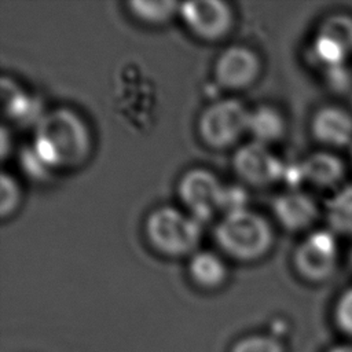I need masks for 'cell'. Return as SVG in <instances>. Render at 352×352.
Returning <instances> with one entry per match:
<instances>
[{
  "mask_svg": "<svg viewBox=\"0 0 352 352\" xmlns=\"http://www.w3.org/2000/svg\"><path fill=\"white\" fill-rule=\"evenodd\" d=\"M301 176L319 187H329L340 182L344 173L342 162L327 153H315L301 165Z\"/></svg>",
  "mask_w": 352,
  "mask_h": 352,
  "instance_id": "9a60e30c",
  "label": "cell"
},
{
  "mask_svg": "<svg viewBox=\"0 0 352 352\" xmlns=\"http://www.w3.org/2000/svg\"><path fill=\"white\" fill-rule=\"evenodd\" d=\"M180 15L187 28L204 40H219L232 25V11L221 0H198L180 4Z\"/></svg>",
  "mask_w": 352,
  "mask_h": 352,
  "instance_id": "52a82bcc",
  "label": "cell"
},
{
  "mask_svg": "<svg viewBox=\"0 0 352 352\" xmlns=\"http://www.w3.org/2000/svg\"><path fill=\"white\" fill-rule=\"evenodd\" d=\"M327 219L333 230L352 235V186L342 188L330 199Z\"/></svg>",
  "mask_w": 352,
  "mask_h": 352,
  "instance_id": "e0dca14e",
  "label": "cell"
},
{
  "mask_svg": "<svg viewBox=\"0 0 352 352\" xmlns=\"http://www.w3.org/2000/svg\"><path fill=\"white\" fill-rule=\"evenodd\" d=\"M260 72L258 56L248 47L232 45L226 48L216 59L214 77L224 88H245L250 85Z\"/></svg>",
  "mask_w": 352,
  "mask_h": 352,
  "instance_id": "9c48e42d",
  "label": "cell"
},
{
  "mask_svg": "<svg viewBox=\"0 0 352 352\" xmlns=\"http://www.w3.org/2000/svg\"><path fill=\"white\" fill-rule=\"evenodd\" d=\"M21 190L16 180L7 172L0 175V216L4 219L11 214L19 204Z\"/></svg>",
  "mask_w": 352,
  "mask_h": 352,
  "instance_id": "ffe728a7",
  "label": "cell"
},
{
  "mask_svg": "<svg viewBox=\"0 0 352 352\" xmlns=\"http://www.w3.org/2000/svg\"><path fill=\"white\" fill-rule=\"evenodd\" d=\"M327 352H352V345L349 344H341L330 348Z\"/></svg>",
  "mask_w": 352,
  "mask_h": 352,
  "instance_id": "603a6c76",
  "label": "cell"
},
{
  "mask_svg": "<svg viewBox=\"0 0 352 352\" xmlns=\"http://www.w3.org/2000/svg\"><path fill=\"white\" fill-rule=\"evenodd\" d=\"M227 187L210 170L194 168L180 177L177 194L191 216L198 221H204L216 212H226Z\"/></svg>",
  "mask_w": 352,
  "mask_h": 352,
  "instance_id": "5b68a950",
  "label": "cell"
},
{
  "mask_svg": "<svg viewBox=\"0 0 352 352\" xmlns=\"http://www.w3.org/2000/svg\"><path fill=\"white\" fill-rule=\"evenodd\" d=\"M230 352H285V346L275 334L256 333L235 341Z\"/></svg>",
  "mask_w": 352,
  "mask_h": 352,
  "instance_id": "d6986e66",
  "label": "cell"
},
{
  "mask_svg": "<svg viewBox=\"0 0 352 352\" xmlns=\"http://www.w3.org/2000/svg\"><path fill=\"white\" fill-rule=\"evenodd\" d=\"M316 58L329 67L341 66L352 52V18L333 15L324 21L314 44Z\"/></svg>",
  "mask_w": 352,
  "mask_h": 352,
  "instance_id": "30bf717a",
  "label": "cell"
},
{
  "mask_svg": "<svg viewBox=\"0 0 352 352\" xmlns=\"http://www.w3.org/2000/svg\"><path fill=\"white\" fill-rule=\"evenodd\" d=\"M144 234L158 253L180 257L195 253L201 239V226L191 214L172 206H161L148 213Z\"/></svg>",
  "mask_w": 352,
  "mask_h": 352,
  "instance_id": "3957f363",
  "label": "cell"
},
{
  "mask_svg": "<svg viewBox=\"0 0 352 352\" xmlns=\"http://www.w3.org/2000/svg\"><path fill=\"white\" fill-rule=\"evenodd\" d=\"M274 214L287 230H302L314 223L318 208L314 199L301 191H287L274 201Z\"/></svg>",
  "mask_w": 352,
  "mask_h": 352,
  "instance_id": "8fae6325",
  "label": "cell"
},
{
  "mask_svg": "<svg viewBox=\"0 0 352 352\" xmlns=\"http://www.w3.org/2000/svg\"><path fill=\"white\" fill-rule=\"evenodd\" d=\"M7 129H6V126H1V148H0V151H1V157H6V154H7Z\"/></svg>",
  "mask_w": 352,
  "mask_h": 352,
  "instance_id": "7402d4cb",
  "label": "cell"
},
{
  "mask_svg": "<svg viewBox=\"0 0 352 352\" xmlns=\"http://www.w3.org/2000/svg\"><path fill=\"white\" fill-rule=\"evenodd\" d=\"M312 132L324 144L345 146L352 142V117L340 107H323L312 120Z\"/></svg>",
  "mask_w": 352,
  "mask_h": 352,
  "instance_id": "7c38bea8",
  "label": "cell"
},
{
  "mask_svg": "<svg viewBox=\"0 0 352 352\" xmlns=\"http://www.w3.org/2000/svg\"><path fill=\"white\" fill-rule=\"evenodd\" d=\"M232 164L235 172L254 186L270 184L283 175V165L265 144L258 142L241 146L234 154Z\"/></svg>",
  "mask_w": 352,
  "mask_h": 352,
  "instance_id": "ba28073f",
  "label": "cell"
},
{
  "mask_svg": "<svg viewBox=\"0 0 352 352\" xmlns=\"http://www.w3.org/2000/svg\"><path fill=\"white\" fill-rule=\"evenodd\" d=\"M32 148L48 169L76 168L89 155V131L76 111L58 107L44 113L36 124Z\"/></svg>",
  "mask_w": 352,
  "mask_h": 352,
  "instance_id": "6da1fadb",
  "label": "cell"
},
{
  "mask_svg": "<svg viewBox=\"0 0 352 352\" xmlns=\"http://www.w3.org/2000/svg\"><path fill=\"white\" fill-rule=\"evenodd\" d=\"M283 120L280 114L268 106H260L250 111L248 132L254 138V142L267 144L279 139L283 133Z\"/></svg>",
  "mask_w": 352,
  "mask_h": 352,
  "instance_id": "2e32d148",
  "label": "cell"
},
{
  "mask_svg": "<svg viewBox=\"0 0 352 352\" xmlns=\"http://www.w3.org/2000/svg\"><path fill=\"white\" fill-rule=\"evenodd\" d=\"M337 265V245L330 232L311 234L294 253V267L298 274L311 280L322 282L331 276Z\"/></svg>",
  "mask_w": 352,
  "mask_h": 352,
  "instance_id": "8992f818",
  "label": "cell"
},
{
  "mask_svg": "<svg viewBox=\"0 0 352 352\" xmlns=\"http://www.w3.org/2000/svg\"><path fill=\"white\" fill-rule=\"evenodd\" d=\"M213 235L226 254L242 261L264 256L274 241L270 223L248 208L226 213L214 227Z\"/></svg>",
  "mask_w": 352,
  "mask_h": 352,
  "instance_id": "7a4b0ae2",
  "label": "cell"
},
{
  "mask_svg": "<svg viewBox=\"0 0 352 352\" xmlns=\"http://www.w3.org/2000/svg\"><path fill=\"white\" fill-rule=\"evenodd\" d=\"M1 109L4 116L22 125L37 124L44 116L40 102L6 76L1 78Z\"/></svg>",
  "mask_w": 352,
  "mask_h": 352,
  "instance_id": "4fadbf2b",
  "label": "cell"
},
{
  "mask_svg": "<svg viewBox=\"0 0 352 352\" xmlns=\"http://www.w3.org/2000/svg\"><path fill=\"white\" fill-rule=\"evenodd\" d=\"M334 322L342 334L352 338V287L338 297L334 307Z\"/></svg>",
  "mask_w": 352,
  "mask_h": 352,
  "instance_id": "44dd1931",
  "label": "cell"
},
{
  "mask_svg": "<svg viewBox=\"0 0 352 352\" xmlns=\"http://www.w3.org/2000/svg\"><path fill=\"white\" fill-rule=\"evenodd\" d=\"M126 4L131 12L146 23H164L180 8V4L172 0H131Z\"/></svg>",
  "mask_w": 352,
  "mask_h": 352,
  "instance_id": "ac0fdd59",
  "label": "cell"
},
{
  "mask_svg": "<svg viewBox=\"0 0 352 352\" xmlns=\"http://www.w3.org/2000/svg\"><path fill=\"white\" fill-rule=\"evenodd\" d=\"M188 274L197 286L202 289H216L226 282L227 267L216 253L199 250L190 257Z\"/></svg>",
  "mask_w": 352,
  "mask_h": 352,
  "instance_id": "5bb4252c",
  "label": "cell"
},
{
  "mask_svg": "<svg viewBox=\"0 0 352 352\" xmlns=\"http://www.w3.org/2000/svg\"><path fill=\"white\" fill-rule=\"evenodd\" d=\"M250 111L235 99H221L209 104L199 116L198 132L210 147L226 148L248 131Z\"/></svg>",
  "mask_w": 352,
  "mask_h": 352,
  "instance_id": "277c9868",
  "label": "cell"
}]
</instances>
